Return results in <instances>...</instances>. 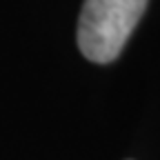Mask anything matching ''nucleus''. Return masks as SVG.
Masks as SVG:
<instances>
[{
    "label": "nucleus",
    "mask_w": 160,
    "mask_h": 160,
    "mask_svg": "<svg viewBox=\"0 0 160 160\" xmlns=\"http://www.w3.org/2000/svg\"><path fill=\"white\" fill-rule=\"evenodd\" d=\"M149 0H85L78 20V47L91 62L107 65L120 56Z\"/></svg>",
    "instance_id": "nucleus-1"
}]
</instances>
